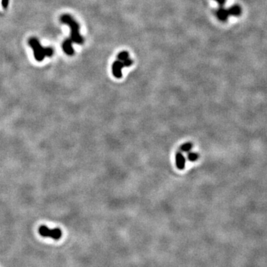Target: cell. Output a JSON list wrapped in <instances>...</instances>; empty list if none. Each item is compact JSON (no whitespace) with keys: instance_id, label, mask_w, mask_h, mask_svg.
Segmentation results:
<instances>
[{"instance_id":"1","label":"cell","mask_w":267,"mask_h":267,"mask_svg":"<svg viewBox=\"0 0 267 267\" xmlns=\"http://www.w3.org/2000/svg\"><path fill=\"white\" fill-rule=\"evenodd\" d=\"M28 43L33 49L34 58L38 62H42L45 56H51L54 54V50L51 47H43L36 38L29 39Z\"/></svg>"},{"instance_id":"2","label":"cell","mask_w":267,"mask_h":267,"mask_svg":"<svg viewBox=\"0 0 267 267\" xmlns=\"http://www.w3.org/2000/svg\"><path fill=\"white\" fill-rule=\"evenodd\" d=\"M60 20H61L62 23H65V24H67V25L70 26V33H71L70 40L72 41L73 42L77 43V44H83V37H81L80 34H79V26L78 25V23L71 16L68 15V14L62 15L61 18H60Z\"/></svg>"},{"instance_id":"3","label":"cell","mask_w":267,"mask_h":267,"mask_svg":"<svg viewBox=\"0 0 267 267\" xmlns=\"http://www.w3.org/2000/svg\"><path fill=\"white\" fill-rule=\"evenodd\" d=\"M39 234L45 237H51L54 240H60L62 237V231L60 228H47L46 226H41L39 228Z\"/></svg>"},{"instance_id":"4","label":"cell","mask_w":267,"mask_h":267,"mask_svg":"<svg viewBox=\"0 0 267 267\" xmlns=\"http://www.w3.org/2000/svg\"><path fill=\"white\" fill-rule=\"evenodd\" d=\"M123 68H125L124 67V65H123V62L120 61V60H117L113 63L112 65V73L114 74V76L117 79H120L122 77V76H123V74H122V69Z\"/></svg>"},{"instance_id":"5","label":"cell","mask_w":267,"mask_h":267,"mask_svg":"<svg viewBox=\"0 0 267 267\" xmlns=\"http://www.w3.org/2000/svg\"><path fill=\"white\" fill-rule=\"evenodd\" d=\"M72 41L70 39H66L62 44V49L66 54L72 56L74 54V50L72 47Z\"/></svg>"},{"instance_id":"6","label":"cell","mask_w":267,"mask_h":267,"mask_svg":"<svg viewBox=\"0 0 267 267\" xmlns=\"http://www.w3.org/2000/svg\"><path fill=\"white\" fill-rule=\"evenodd\" d=\"M185 165H186V160L184 156L180 152H178L176 154V165L178 169L183 170L185 169Z\"/></svg>"},{"instance_id":"7","label":"cell","mask_w":267,"mask_h":267,"mask_svg":"<svg viewBox=\"0 0 267 267\" xmlns=\"http://www.w3.org/2000/svg\"><path fill=\"white\" fill-rule=\"evenodd\" d=\"M217 16H218V18L220 21H226L228 20V16H230V15L228 14V10L224 8L223 6H221L217 11Z\"/></svg>"},{"instance_id":"8","label":"cell","mask_w":267,"mask_h":267,"mask_svg":"<svg viewBox=\"0 0 267 267\" xmlns=\"http://www.w3.org/2000/svg\"><path fill=\"white\" fill-rule=\"evenodd\" d=\"M228 11L229 15H232L233 16H238L241 14V8L239 5H234L229 7L228 9Z\"/></svg>"},{"instance_id":"9","label":"cell","mask_w":267,"mask_h":267,"mask_svg":"<svg viewBox=\"0 0 267 267\" xmlns=\"http://www.w3.org/2000/svg\"><path fill=\"white\" fill-rule=\"evenodd\" d=\"M128 58V53L127 51H122L117 55V60L123 62L126 59Z\"/></svg>"},{"instance_id":"10","label":"cell","mask_w":267,"mask_h":267,"mask_svg":"<svg viewBox=\"0 0 267 267\" xmlns=\"http://www.w3.org/2000/svg\"><path fill=\"white\" fill-rule=\"evenodd\" d=\"M192 143H190V142H188V143H185L183 144V146L180 147V149L182 151H185V152H188L190 150L192 149Z\"/></svg>"},{"instance_id":"11","label":"cell","mask_w":267,"mask_h":267,"mask_svg":"<svg viewBox=\"0 0 267 267\" xmlns=\"http://www.w3.org/2000/svg\"><path fill=\"white\" fill-rule=\"evenodd\" d=\"M198 158V155L194 152H190L188 155V160L191 162H194Z\"/></svg>"},{"instance_id":"12","label":"cell","mask_w":267,"mask_h":267,"mask_svg":"<svg viewBox=\"0 0 267 267\" xmlns=\"http://www.w3.org/2000/svg\"><path fill=\"white\" fill-rule=\"evenodd\" d=\"M123 65H124V67H130L131 65H132V63H133V61H132L131 59L128 58L125 60H124V61L123 62Z\"/></svg>"},{"instance_id":"13","label":"cell","mask_w":267,"mask_h":267,"mask_svg":"<svg viewBox=\"0 0 267 267\" xmlns=\"http://www.w3.org/2000/svg\"><path fill=\"white\" fill-rule=\"evenodd\" d=\"M8 3H9V0H2V7H3L4 8H7V5H8Z\"/></svg>"},{"instance_id":"14","label":"cell","mask_w":267,"mask_h":267,"mask_svg":"<svg viewBox=\"0 0 267 267\" xmlns=\"http://www.w3.org/2000/svg\"><path fill=\"white\" fill-rule=\"evenodd\" d=\"M214 1H215L216 2H218V5H220V7L224 5V4H225L226 2V0H214Z\"/></svg>"}]
</instances>
